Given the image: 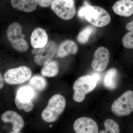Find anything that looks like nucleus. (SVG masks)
Returning <instances> with one entry per match:
<instances>
[{"instance_id": "26", "label": "nucleus", "mask_w": 133, "mask_h": 133, "mask_svg": "<svg viewBox=\"0 0 133 133\" xmlns=\"http://www.w3.org/2000/svg\"><path fill=\"white\" fill-rule=\"evenodd\" d=\"M4 79L2 74L0 72V90L3 88L4 85Z\"/></svg>"}, {"instance_id": "23", "label": "nucleus", "mask_w": 133, "mask_h": 133, "mask_svg": "<svg viewBox=\"0 0 133 133\" xmlns=\"http://www.w3.org/2000/svg\"><path fill=\"white\" fill-rule=\"evenodd\" d=\"M122 44L125 48L133 49V31H130L124 36Z\"/></svg>"}, {"instance_id": "17", "label": "nucleus", "mask_w": 133, "mask_h": 133, "mask_svg": "<svg viewBox=\"0 0 133 133\" xmlns=\"http://www.w3.org/2000/svg\"><path fill=\"white\" fill-rule=\"evenodd\" d=\"M59 71V65L55 60L50 62L44 66L41 70V74L44 77H52L57 75Z\"/></svg>"}, {"instance_id": "1", "label": "nucleus", "mask_w": 133, "mask_h": 133, "mask_svg": "<svg viewBox=\"0 0 133 133\" xmlns=\"http://www.w3.org/2000/svg\"><path fill=\"white\" fill-rule=\"evenodd\" d=\"M77 14L80 18H85L88 22L96 27H104L111 21V17L105 10L98 6H91L87 1L79 9Z\"/></svg>"}, {"instance_id": "21", "label": "nucleus", "mask_w": 133, "mask_h": 133, "mask_svg": "<svg viewBox=\"0 0 133 133\" xmlns=\"http://www.w3.org/2000/svg\"><path fill=\"white\" fill-rule=\"evenodd\" d=\"M95 29L91 26L86 27L79 33L78 36L77 41L81 44L87 43L89 40L90 36L95 31Z\"/></svg>"}, {"instance_id": "4", "label": "nucleus", "mask_w": 133, "mask_h": 133, "mask_svg": "<svg viewBox=\"0 0 133 133\" xmlns=\"http://www.w3.org/2000/svg\"><path fill=\"white\" fill-rule=\"evenodd\" d=\"M113 113L118 117L128 116L133 111V91H127L115 101L112 105Z\"/></svg>"}, {"instance_id": "15", "label": "nucleus", "mask_w": 133, "mask_h": 133, "mask_svg": "<svg viewBox=\"0 0 133 133\" xmlns=\"http://www.w3.org/2000/svg\"><path fill=\"white\" fill-rule=\"evenodd\" d=\"M11 3L14 8L25 12L35 11L37 5V0H11Z\"/></svg>"}, {"instance_id": "18", "label": "nucleus", "mask_w": 133, "mask_h": 133, "mask_svg": "<svg viewBox=\"0 0 133 133\" xmlns=\"http://www.w3.org/2000/svg\"><path fill=\"white\" fill-rule=\"evenodd\" d=\"M35 95V91L32 87L24 86L19 88L16 97L21 101H32Z\"/></svg>"}, {"instance_id": "6", "label": "nucleus", "mask_w": 133, "mask_h": 133, "mask_svg": "<svg viewBox=\"0 0 133 133\" xmlns=\"http://www.w3.org/2000/svg\"><path fill=\"white\" fill-rule=\"evenodd\" d=\"M32 71L30 68L26 66H21L10 69L4 75V81L9 85L23 84L31 78Z\"/></svg>"}, {"instance_id": "7", "label": "nucleus", "mask_w": 133, "mask_h": 133, "mask_svg": "<svg viewBox=\"0 0 133 133\" xmlns=\"http://www.w3.org/2000/svg\"><path fill=\"white\" fill-rule=\"evenodd\" d=\"M51 9L58 16L66 21L72 19L76 14L73 0H54Z\"/></svg>"}, {"instance_id": "20", "label": "nucleus", "mask_w": 133, "mask_h": 133, "mask_svg": "<svg viewBox=\"0 0 133 133\" xmlns=\"http://www.w3.org/2000/svg\"><path fill=\"white\" fill-rule=\"evenodd\" d=\"M105 130H101L99 133H120L118 124L114 120L107 119L104 122Z\"/></svg>"}, {"instance_id": "19", "label": "nucleus", "mask_w": 133, "mask_h": 133, "mask_svg": "<svg viewBox=\"0 0 133 133\" xmlns=\"http://www.w3.org/2000/svg\"><path fill=\"white\" fill-rule=\"evenodd\" d=\"M29 80L30 84L37 90L42 91L47 87L48 83L46 79L40 75H35Z\"/></svg>"}, {"instance_id": "22", "label": "nucleus", "mask_w": 133, "mask_h": 133, "mask_svg": "<svg viewBox=\"0 0 133 133\" xmlns=\"http://www.w3.org/2000/svg\"><path fill=\"white\" fill-rule=\"evenodd\" d=\"M15 102L17 108L20 110H23L26 112L31 111L34 108V105L32 101H23L15 97Z\"/></svg>"}, {"instance_id": "24", "label": "nucleus", "mask_w": 133, "mask_h": 133, "mask_svg": "<svg viewBox=\"0 0 133 133\" xmlns=\"http://www.w3.org/2000/svg\"><path fill=\"white\" fill-rule=\"evenodd\" d=\"M54 0H37V4L42 7H48L52 5Z\"/></svg>"}, {"instance_id": "11", "label": "nucleus", "mask_w": 133, "mask_h": 133, "mask_svg": "<svg viewBox=\"0 0 133 133\" xmlns=\"http://www.w3.org/2000/svg\"><path fill=\"white\" fill-rule=\"evenodd\" d=\"M1 118L3 122L12 123L14 132H20L24 127V120L22 116L16 112L7 111L2 115Z\"/></svg>"}, {"instance_id": "14", "label": "nucleus", "mask_w": 133, "mask_h": 133, "mask_svg": "<svg viewBox=\"0 0 133 133\" xmlns=\"http://www.w3.org/2000/svg\"><path fill=\"white\" fill-rule=\"evenodd\" d=\"M78 51V47L75 42L72 40H66L59 45L57 51L56 57L63 58L71 54L75 55Z\"/></svg>"}, {"instance_id": "2", "label": "nucleus", "mask_w": 133, "mask_h": 133, "mask_svg": "<svg viewBox=\"0 0 133 133\" xmlns=\"http://www.w3.org/2000/svg\"><path fill=\"white\" fill-rule=\"evenodd\" d=\"M100 78V76L97 73L92 75H84L78 78L73 84L74 100L77 102L83 101L85 95L96 88Z\"/></svg>"}, {"instance_id": "13", "label": "nucleus", "mask_w": 133, "mask_h": 133, "mask_svg": "<svg viewBox=\"0 0 133 133\" xmlns=\"http://www.w3.org/2000/svg\"><path fill=\"white\" fill-rule=\"evenodd\" d=\"M112 9L116 14L127 17L130 16L133 14V1L119 0L115 3Z\"/></svg>"}, {"instance_id": "8", "label": "nucleus", "mask_w": 133, "mask_h": 133, "mask_svg": "<svg viewBox=\"0 0 133 133\" xmlns=\"http://www.w3.org/2000/svg\"><path fill=\"white\" fill-rule=\"evenodd\" d=\"M57 50L56 44L52 41L48 42L43 48L35 49L32 53L35 55L34 58L35 63L38 65L44 66L52 60Z\"/></svg>"}, {"instance_id": "3", "label": "nucleus", "mask_w": 133, "mask_h": 133, "mask_svg": "<svg viewBox=\"0 0 133 133\" xmlns=\"http://www.w3.org/2000/svg\"><path fill=\"white\" fill-rule=\"evenodd\" d=\"M65 106L64 97L61 94H55L50 99L47 107L42 112V118L48 123L55 122L63 113Z\"/></svg>"}, {"instance_id": "5", "label": "nucleus", "mask_w": 133, "mask_h": 133, "mask_svg": "<svg viewBox=\"0 0 133 133\" xmlns=\"http://www.w3.org/2000/svg\"><path fill=\"white\" fill-rule=\"evenodd\" d=\"M9 41L15 49L24 52L28 50L29 46L22 34V29L19 23H14L9 26L7 31Z\"/></svg>"}, {"instance_id": "25", "label": "nucleus", "mask_w": 133, "mask_h": 133, "mask_svg": "<svg viewBox=\"0 0 133 133\" xmlns=\"http://www.w3.org/2000/svg\"><path fill=\"white\" fill-rule=\"evenodd\" d=\"M126 28L129 31H133V19L131 22L127 24Z\"/></svg>"}, {"instance_id": "16", "label": "nucleus", "mask_w": 133, "mask_h": 133, "mask_svg": "<svg viewBox=\"0 0 133 133\" xmlns=\"http://www.w3.org/2000/svg\"><path fill=\"white\" fill-rule=\"evenodd\" d=\"M104 84L110 90L116 89L118 84V72L116 69L112 68L107 71L104 77Z\"/></svg>"}, {"instance_id": "12", "label": "nucleus", "mask_w": 133, "mask_h": 133, "mask_svg": "<svg viewBox=\"0 0 133 133\" xmlns=\"http://www.w3.org/2000/svg\"><path fill=\"white\" fill-rule=\"evenodd\" d=\"M48 34L44 29L38 28L35 29L31 33L30 41L34 49L44 47L48 42Z\"/></svg>"}, {"instance_id": "10", "label": "nucleus", "mask_w": 133, "mask_h": 133, "mask_svg": "<svg viewBox=\"0 0 133 133\" xmlns=\"http://www.w3.org/2000/svg\"><path fill=\"white\" fill-rule=\"evenodd\" d=\"M109 58L110 53L108 49L105 47H99L94 52L92 67L96 71H103L107 67Z\"/></svg>"}, {"instance_id": "27", "label": "nucleus", "mask_w": 133, "mask_h": 133, "mask_svg": "<svg viewBox=\"0 0 133 133\" xmlns=\"http://www.w3.org/2000/svg\"><path fill=\"white\" fill-rule=\"evenodd\" d=\"M10 133H21L19 132H11Z\"/></svg>"}, {"instance_id": "9", "label": "nucleus", "mask_w": 133, "mask_h": 133, "mask_svg": "<svg viewBox=\"0 0 133 133\" xmlns=\"http://www.w3.org/2000/svg\"><path fill=\"white\" fill-rule=\"evenodd\" d=\"M73 129L75 133H99L98 124L89 117L78 118L74 122Z\"/></svg>"}]
</instances>
